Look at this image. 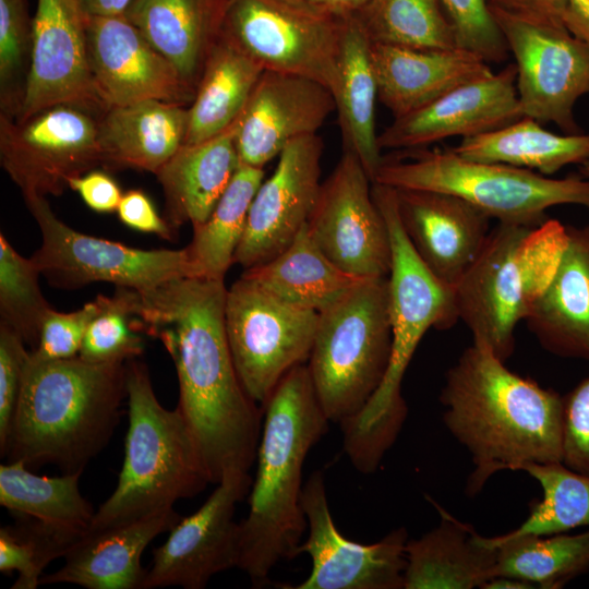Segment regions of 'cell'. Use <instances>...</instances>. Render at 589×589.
Here are the masks:
<instances>
[{
    "instance_id": "1",
    "label": "cell",
    "mask_w": 589,
    "mask_h": 589,
    "mask_svg": "<svg viewBox=\"0 0 589 589\" xmlns=\"http://www.w3.org/2000/svg\"><path fill=\"white\" fill-rule=\"evenodd\" d=\"M143 333L158 338L172 358L178 408L201 449L211 483L249 472L256 459L263 409L238 376L225 327L227 287L193 276L139 292Z\"/></svg>"
},
{
    "instance_id": "2",
    "label": "cell",
    "mask_w": 589,
    "mask_h": 589,
    "mask_svg": "<svg viewBox=\"0 0 589 589\" xmlns=\"http://www.w3.org/2000/svg\"><path fill=\"white\" fill-rule=\"evenodd\" d=\"M440 401L445 425L472 459L468 495L496 472L563 462L564 397L512 372L483 344L472 341L447 371Z\"/></svg>"
},
{
    "instance_id": "3",
    "label": "cell",
    "mask_w": 589,
    "mask_h": 589,
    "mask_svg": "<svg viewBox=\"0 0 589 589\" xmlns=\"http://www.w3.org/2000/svg\"><path fill=\"white\" fill-rule=\"evenodd\" d=\"M263 412L249 513L240 522L238 565L256 587L268 581L278 563L299 555L308 527L301 505L303 465L329 422L305 363L279 381Z\"/></svg>"
},
{
    "instance_id": "4",
    "label": "cell",
    "mask_w": 589,
    "mask_h": 589,
    "mask_svg": "<svg viewBox=\"0 0 589 589\" xmlns=\"http://www.w3.org/2000/svg\"><path fill=\"white\" fill-rule=\"evenodd\" d=\"M127 362L79 356L26 363L4 456L28 467L83 472L109 443L127 398Z\"/></svg>"
},
{
    "instance_id": "5",
    "label": "cell",
    "mask_w": 589,
    "mask_h": 589,
    "mask_svg": "<svg viewBox=\"0 0 589 589\" xmlns=\"http://www.w3.org/2000/svg\"><path fill=\"white\" fill-rule=\"evenodd\" d=\"M373 199L390 239L388 275L393 345L385 378L368 405L341 422L344 449L361 473L374 472L393 446L408 414L401 382L412 356L430 328L448 329L458 320L454 289L422 263L399 220L396 190L373 182Z\"/></svg>"
},
{
    "instance_id": "6",
    "label": "cell",
    "mask_w": 589,
    "mask_h": 589,
    "mask_svg": "<svg viewBox=\"0 0 589 589\" xmlns=\"http://www.w3.org/2000/svg\"><path fill=\"white\" fill-rule=\"evenodd\" d=\"M129 426L117 485L95 512L87 531L132 521L173 508L200 494L209 474L183 413L157 399L147 368L135 359L125 364Z\"/></svg>"
},
{
    "instance_id": "7",
    "label": "cell",
    "mask_w": 589,
    "mask_h": 589,
    "mask_svg": "<svg viewBox=\"0 0 589 589\" xmlns=\"http://www.w3.org/2000/svg\"><path fill=\"white\" fill-rule=\"evenodd\" d=\"M568 243L567 225L497 223L454 289L458 320L474 342L506 361L515 330L551 283Z\"/></svg>"
},
{
    "instance_id": "8",
    "label": "cell",
    "mask_w": 589,
    "mask_h": 589,
    "mask_svg": "<svg viewBox=\"0 0 589 589\" xmlns=\"http://www.w3.org/2000/svg\"><path fill=\"white\" fill-rule=\"evenodd\" d=\"M387 277L363 278L318 313L308 370L327 417H356L382 385L392 357Z\"/></svg>"
},
{
    "instance_id": "9",
    "label": "cell",
    "mask_w": 589,
    "mask_h": 589,
    "mask_svg": "<svg viewBox=\"0 0 589 589\" xmlns=\"http://www.w3.org/2000/svg\"><path fill=\"white\" fill-rule=\"evenodd\" d=\"M404 157L383 158L374 181L393 189L455 195L498 223L534 227L546 209L564 204L589 209V180L553 179L503 164L474 161L453 149H412Z\"/></svg>"
},
{
    "instance_id": "10",
    "label": "cell",
    "mask_w": 589,
    "mask_h": 589,
    "mask_svg": "<svg viewBox=\"0 0 589 589\" xmlns=\"http://www.w3.org/2000/svg\"><path fill=\"white\" fill-rule=\"evenodd\" d=\"M344 19L306 0H229L221 34L264 70L304 76L333 92Z\"/></svg>"
},
{
    "instance_id": "11",
    "label": "cell",
    "mask_w": 589,
    "mask_h": 589,
    "mask_svg": "<svg viewBox=\"0 0 589 589\" xmlns=\"http://www.w3.org/2000/svg\"><path fill=\"white\" fill-rule=\"evenodd\" d=\"M23 197L41 232V245L31 259L55 287L107 281L145 292L173 279L200 276L187 248L142 250L92 237L61 221L46 196Z\"/></svg>"
},
{
    "instance_id": "12",
    "label": "cell",
    "mask_w": 589,
    "mask_h": 589,
    "mask_svg": "<svg viewBox=\"0 0 589 589\" xmlns=\"http://www.w3.org/2000/svg\"><path fill=\"white\" fill-rule=\"evenodd\" d=\"M318 313L287 303L241 275L227 288L225 327L248 395L263 409L279 381L311 353Z\"/></svg>"
},
{
    "instance_id": "13",
    "label": "cell",
    "mask_w": 589,
    "mask_h": 589,
    "mask_svg": "<svg viewBox=\"0 0 589 589\" xmlns=\"http://www.w3.org/2000/svg\"><path fill=\"white\" fill-rule=\"evenodd\" d=\"M489 7L515 59L522 117L554 123L565 134L579 133L574 107L589 95V48L566 27L528 22Z\"/></svg>"
},
{
    "instance_id": "14",
    "label": "cell",
    "mask_w": 589,
    "mask_h": 589,
    "mask_svg": "<svg viewBox=\"0 0 589 589\" xmlns=\"http://www.w3.org/2000/svg\"><path fill=\"white\" fill-rule=\"evenodd\" d=\"M0 161L23 195H59L71 178L103 164L98 121L68 104L16 122L1 115Z\"/></svg>"
},
{
    "instance_id": "15",
    "label": "cell",
    "mask_w": 589,
    "mask_h": 589,
    "mask_svg": "<svg viewBox=\"0 0 589 589\" xmlns=\"http://www.w3.org/2000/svg\"><path fill=\"white\" fill-rule=\"evenodd\" d=\"M372 180L358 157L344 154L322 182L306 224L309 236L338 268L358 278L387 277L392 245Z\"/></svg>"
},
{
    "instance_id": "16",
    "label": "cell",
    "mask_w": 589,
    "mask_h": 589,
    "mask_svg": "<svg viewBox=\"0 0 589 589\" xmlns=\"http://www.w3.org/2000/svg\"><path fill=\"white\" fill-rule=\"evenodd\" d=\"M249 472H229L192 515L182 517L153 551L142 589H202L215 575L238 567L240 522L237 504L251 489Z\"/></svg>"
},
{
    "instance_id": "17",
    "label": "cell",
    "mask_w": 589,
    "mask_h": 589,
    "mask_svg": "<svg viewBox=\"0 0 589 589\" xmlns=\"http://www.w3.org/2000/svg\"><path fill=\"white\" fill-rule=\"evenodd\" d=\"M301 505L308 537L299 546L312 561L309 576L292 589H404L408 532L398 528L362 544L345 538L328 506L324 476L314 471L303 485Z\"/></svg>"
},
{
    "instance_id": "18",
    "label": "cell",
    "mask_w": 589,
    "mask_h": 589,
    "mask_svg": "<svg viewBox=\"0 0 589 589\" xmlns=\"http://www.w3.org/2000/svg\"><path fill=\"white\" fill-rule=\"evenodd\" d=\"M87 15L81 0H37L17 120L61 104L104 107L89 68Z\"/></svg>"
},
{
    "instance_id": "19",
    "label": "cell",
    "mask_w": 589,
    "mask_h": 589,
    "mask_svg": "<svg viewBox=\"0 0 589 589\" xmlns=\"http://www.w3.org/2000/svg\"><path fill=\"white\" fill-rule=\"evenodd\" d=\"M323 148L322 137L312 134L281 151L252 201L235 263L248 269L272 260L306 226L322 185Z\"/></svg>"
},
{
    "instance_id": "20",
    "label": "cell",
    "mask_w": 589,
    "mask_h": 589,
    "mask_svg": "<svg viewBox=\"0 0 589 589\" xmlns=\"http://www.w3.org/2000/svg\"><path fill=\"white\" fill-rule=\"evenodd\" d=\"M87 46L94 89L106 109L149 99L193 100L195 89L123 14L87 15Z\"/></svg>"
},
{
    "instance_id": "21",
    "label": "cell",
    "mask_w": 589,
    "mask_h": 589,
    "mask_svg": "<svg viewBox=\"0 0 589 589\" xmlns=\"http://www.w3.org/2000/svg\"><path fill=\"white\" fill-rule=\"evenodd\" d=\"M516 77V65L509 63L394 118L377 137L380 148L419 149L448 137L472 136L515 122L522 118Z\"/></svg>"
},
{
    "instance_id": "22",
    "label": "cell",
    "mask_w": 589,
    "mask_h": 589,
    "mask_svg": "<svg viewBox=\"0 0 589 589\" xmlns=\"http://www.w3.org/2000/svg\"><path fill=\"white\" fill-rule=\"evenodd\" d=\"M334 110L333 94L321 83L264 70L237 122L241 164L264 168L290 142L317 134Z\"/></svg>"
},
{
    "instance_id": "23",
    "label": "cell",
    "mask_w": 589,
    "mask_h": 589,
    "mask_svg": "<svg viewBox=\"0 0 589 589\" xmlns=\"http://www.w3.org/2000/svg\"><path fill=\"white\" fill-rule=\"evenodd\" d=\"M395 190L399 220L414 252L440 281L454 288L481 251L491 218L452 194Z\"/></svg>"
},
{
    "instance_id": "24",
    "label": "cell",
    "mask_w": 589,
    "mask_h": 589,
    "mask_svg": "<svg viewBox=\"0 0 589 589\" xmlns=\"http://www.w3.org/2000/svg\"><path fill=\"white\" fill-rule=\"evenodd\" d=\"M182 517L165 509L124 524L87 531L64 555V564L39 585L72 584L87 589H142L147 569L141 557L159 534Z\"/></svg>"
},
{
    "instance_id": "25",
    "label": "cell",
    "mask_w": 589,
    "mask_h": 589,
    "mask_svg": "<svg viewBox=\"0 0 589 589\" xmlns=\"http://www.w3.org/2000/svg\"><path fill=\"white\" fill-rule=\"evenodd\" d=\"M377 99L399 118L449 91L493 73L489 62L456 47L419 49L371 43Z\"/></svg>"
},
{
    "instance_id": "26",
    "label": "cell",
    "mask_w": 589,
    "mask_h": 589,
    "mask_svg": "<svg viewBox=\"0 0 589 589\" xmlns=\"http://www.w3.org/2000/svg\"><path fill=\"white\" fill-rule=\"evenodd\" d=\"M567 231L560 265L525 321L549 352L589 360V226Z\"/></svg>"
},
{
    "instance_id": "27",
    "label": "cell",
    "mask_w": 589,
    "mask_h": 589,
    "mask_svg": "<svg viewBox=\"0 0 589 589\" xmlns=\"http://www.w3.org/2000/svg\"><path fill=\"white\" fill-rule=\"evenodd\" d=\"M229 0H131L123 15L196 91Z\"/></svg>"
},
{
    "instance_id": "28",
    "label": "cell",
    "mask_w": 589,
    "mask_h": 589,
    "mask_svg": "<svg viewBox=\"0 0 589 589\" xmlns=\"http://www.w3.org/2000/svg\"><path fill=\"white\" fill-rule=\"evenodd\" d=\"M436 506L441 521L406 543L404 589H473L493 577L496 548L468 524Z\"/></svg>"
},
{
    "instance_id": "29",
    "label": "cell",
    "mask_w": 589,
    "mask_h": 589,
    "mask_svg": "<svg viewBox=\"0 0 589 589\" xmlns=\"http://www.w3.org/2000/svg\"><path fill=\"white\" fill-rule=\"evenodd\" d=\"M237 122L221 133L194 144H183L155 173L166 197V221L203 224L241 165Z\"/></svg>"
},
{
    "instance_id": "30",
    "label": "cell",
    "mask_w": 589,
    "mask_h": 589,
    "mask_svg": "<svg viewBox=\"0 0 589 589\" xmlns=\"http://www.w3.org/2000/svg\"><path fill=\"white\" fill-rule=\"evenodd\" d=\"M184 105L149 99L106 109L98 121L103 164L156 173L183 145Z\"/></svg>"
},
{
    "instance_id": "31",
    "label": "cell",
    "mask_w": 589,
    "mask_h": 589,
    "mask_svg": "<svg viewBox=\"0 0 589 589\" xmlns=\"http://www.w3.org/2000/svg\"><path fill=\"white\" fill-rule=\"evenodd\" d=\"M371 41L354 14L344 19L337 79L332 92L344 149L354 154L374 181L383 163L375 131L377 85Z\"/></svg>"
},
{
    "instance_id": "32",
    "label": "cell",
    "mask_w": 589,
    "mask_h": 589,
    "mask_svg": "<svg viewBox=\"0 0 589 589\" xmlns=\"http://www.w3.org/2000/svg\"><path fill=\"white\" fill-rule=\"evenodd\" d=\"M264 69L221 32L205 61L188 108L183 144L211 139L233 124L245 108Z\"/></svg>"
},
{
    "instance_id": "33",
    "label": "cell",
    "mask_w": 589,
    "mask_h": 589,
    "mask_svg": "<svg viewBox=\"0 0 589 589\" xmlns=\"http://www.w3.org/2000/svg\"><path fill=\"white\" fill-rule=\"evenodd\" d=\"M242 275L280 300L317 313L363 279L345 273L329 261L309 236L306 226L283 252L244 269Z\"/></svg>"
},
{
    "instance_id": "34",
    "label": "cell",
    "mask_w": 589,
    "mask_h": 589,
    "mask_svg": "<svg viewBox=\"0 0 589 589\" xmlns=\"http://www.w3.org/2000/svg\"><path fill=\"white\" fill-rule=\"evenodd\" d=\"M462 158L508 165L550 176L589 158V134H556L522 117L505 127L462 137L452 148Z\"/></svg>"
},
{
    "instance_id": "35",
    "label": "cell",
    "mask_w": 589,
    "mask_h": 589,
    "mask_svg": "<svg viewBox=\"0 0 589 589\" xmlns=\"http://www.w3.org/2000/svg\"><path fill=\"white\" fill-rule=\"evenodd\" d=\"M82 473L37 476L22 460L8 461L0 466V505L80 539L95 515L80 492Z\"/></svg>"
},
{
    "instance_id": "36",
    "label": "cell",
    "mask_w": 589,
    "mask_h": 589,
    "mask_svg": "<svg viewBox=\"0 0 589 589\" xmlns=\"http://www.w3.org/2000/svg\"><path fill=\"white\" fill-rule=\"evenodd\" d=\"M488 542L496 548L493 577H515L541 589H557L589 570V529L576 534H500Z\"/></svg>"
},
{
    "instance_id": "37",
    "label": "cell",
    "mask_w": 589,
    "mask_h": 589,
    "mask_svg": "<svg viewBox=\"0 0 589 589\" xmlns=\"http://www.w3.org/2000/svg\"><path fill=\"white\" fill-rule=\"evenodd\" d=\"M264 168L241 164L208 218L193 228L187 248L200 276L224 280L243 237Z\"/></svg>"
},
{
    "instance_id": "38",
    "label": "cell",
    "mask_w": 589,
    "mask_h": 589,
    "mask_svg": "<svg viewBox=\"0 0 589 589\" xmlns=\"http://www.w3.org/2000/svg\"><path fill=\"white\" fill-rule=\"evenodd\" d=\"M354 15L371 43L419 49L458 47L440 0H369Z\"/></svg>"
},
{
    "instance_id": "39",
    "label": "cell",
    "mask_w": 589,
    "mask_h": 589,
    "mask_svg": "<svg viewBox=\"0 0 589 589\" xmlns=\"http://www.w3.org/2000/svg\"><path fill=\"white\" fill-rule=\"evenodd\" d=\"M541 485L543 495L530 505L526 519L505 537L548 536L589 529V476L563 462L529 464L520 468Z\"/></svg>"
},
{
    "instance_id": "40",
    "label": "cell",
    "mask_w": 589,
    "mask_h": 589,
    "mask_svg": "<svg viewBox=\"0 0 589 589\" xmlns=\"http://www.w3.org/2000/svg\"><path fill=\"white\" fill-rule=\"evenodd\" d=\"M99 310L89 322L79 357L92 363L127 362L144 351L137 291L118 287L112 297L98 296Z\"/></svg>"
},
{
    "instance_id": "41",
    "label": "cell",
    "mask_w": 589,
    "mask_h": 589,
    "mask_svg": "<svg viewBox=\"0 0 589 589\" xmlns=\"http://www.w3.org/2000/svg\"><path fill=\"white\" fill-rule=\"evenodd\" d=\"M40 272L32 259L20 255L0 235L1 323L15 332L34 350L41 323L51 309L39 287Z\"/></svg>"
},
{
    "instance_id": "42",
    "label": "cell",
    "mask_w": 589,
    "mask_h": 589,
    "mask_svg": "<svg viewBox=\"0 0 589 589\" xmlns=\"http://www.w3.org/2000/svg\"><path fill=\"white\" fill-rule=\"evenodd\" d=\"M79 538L23 517L0 529V570L17 573L12 589H36L43 572L58 557H64Z\"/></svg>"
},
{
    "instance_id": "43",
    "label": "cell",
    "mask_w": 589,
    "mask_h": 589,
    "mask_svg": "<svg viewBox=\"0 0 589 589\" xmlns=\"http://www.w3.org/2000/svg\"><path fill=\"white\" fill-rule=\"evenodd\" d=\"M457 46L486 62H504L509 50L486 0H440Z\"/></svg>"
},
{
    "instance_id": "44",
    "label": "cell",
    "mask_w": 589,
    "mask_h": 589,
    "mask_svg": "<svg viewBox=\"0 0 589 589\" xmlns=\"http://www.w3.org/2000/svg\"><path fill=\"white\" fill-rule=\"evenodd\" d=\"M32 21L26 0H0V83L4 103L31 61Z\"/></svg>"
},
{
    "instance_id": "45",
    "label": "cell",
    "mask_w": 589,
    "mask_h": 589,
    "mask_svg": "<svg viewBox=\"0 0 589 589\" xmlns=\"http://www.w3.org/2000/svg\"><path fill=\"white\" fill-rule=\"evenodd\" d=\"M98 310L97 298L73 312L62 313L50 309L41 323L38 344L31 351V358L56 361L77 357L86 328Z\"/></svg>"
},
{
    "instance_id": "46",
    "label": "cell",
    "mask_w": 589,
    "mask_h": 589,
    "mask_svg": "<svg viewBox=\"0 0 589 589\" xmlns=\"http://www.w3.org/2000/svg\"><path fill=\"white\" fill-rule=\"evenodd\" d=\"M23 339L0 323V454L4 456L31 351Z\"/></svg>"
},
{
    "instance_id": "47",
    "label": "cell",
    "mask_w": 589,
    "mask_h": 589,
    "mask_svg": "<svg viewBox=\"0 0 589 589\" xmlns=\"http://www.w3.org/2000/svg\"><path fill=\"white\" fill-rule=\"evenodd\" d=\"M563 464L589 476V377L564 396Z\"/></svg>"
},
{
    "instance_id": "48",
    "label": "cell",
    "mask_w": 589,
    "mask_h": 589,
    "mask_svg": "<svg viewBox=\"0 0 589 589\" xmlns=\"http://www.w3.org/2000/svg\"><path fill=\"white\" fill-rule=\"evenodd\" d=\"M120 220L128 227L164 239L171 238V227L156 212L149 197L141 190H130L121 197L117 208Z\"/></svg>"
},
{
    "instance_id": "49",
    "label": "cell",
    "mask_w": 589,
    "mask_h": 589,
    "mask_svg": "<svg viewBox=\"0 0 589 589\" xmlns=\"http://www.w3.org/2000/svg\"><path fill=\"white\" fill-rule=\"evenodd\" d=\"M68 187L79 193L89 208L98 213L117 211L123 195L113 178L100 170H91L71 178Z\"/></svg>"
},
{
    "instance_id": "50",
    "label": "cell",
    "mask_w": 589,
    "mask_h": 589,
    "mask_svg": "<svg viewBox=\"0 0 589 589\" xmlns=\"http://www.w3.org/2000/svg\"><path fill=\"white\" fill-rule=\"evenodd\" d=\"M489 5L528 22L565 27L566 0H486Z\"/></svg>"
},
{
    "instance_id": "51",
    "label": "cell",
    "mask_w": 589,
    "mask_h": 589,
    "mask_svg": "<svg viewBox=\"0 0 589 589\" xmlns=\"http://www.w3.org/2000/svg\"><path fill=\"white\" fill-rule=\"evenodd\" d=\"M564 25L589 48V0H566Z\"/></svg>"
},
{
    "instance_id": "52",
    "label": "cell",
    "mask_w": 589,
    "mask_h": 589,
    "mask_svg": "<svg viewBox=\"0 0 589 589\" xmlns=\"http://www.w3.org/2000/svg\"><path fill=\"white\" fill-rule=\"evenodd\" d=\"M85 12L88 15H121L130 4L131 0H81Z\"/></svg>"
},
{
    "instance_id": "53",
    "label": "cell",
    "mask_w": 589,
    "mask_h": 589,
    "mask_svg": "<svg viewBox=\"0 0 589 589\" xmlns=\"http://www.w3.org/2000/svg\"><path fill=\"white\" fill-rule=\"evenodd\" d=\"M314 7L337 16L356 14L369 0H306Z\"/></svg>"
},
{
    "instance_id": "54",
    "label": "cell",
    "mask_w": 589,
    "mask_h": 589,
    "mask_svg": "<svg viewBox=\"0 0 589 589\" xmlns=\"http://www.w3.org/2000/svg\"><path fill=\"white\" fill-rule=\"evenodd\" d=\"M538 588L532 582H529L525 579L507 577V576H495L489 579L481 589H536Z\"/></svg>"
},
{
    "instance_id": "55",
    "label": "cell",
    "mask_w": 589,
    "mask_h": 589,
    "mask_svg": "<svg viewBox=\"0 0 589 589\" xmlns=\"http://www.w3.org/2000/svg\"><path fill=\"white\" fill-rule=\"evenodd\" d=\"M579 175L589 180V158L578 165Z\"/></svg>"
}]
</instances>
